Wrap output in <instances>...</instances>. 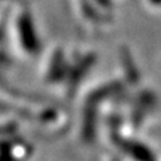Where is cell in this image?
<instances>
[{
	"instance_id": "obj_1",
	"label": "cell",
	"mask_w": 161,
	"mask_h": 161,
	"mask_svg": "<svg viewBox=\"0 0 161 161\" xmlns=\"http://www.w3.org/2000/svg\"><path fill=\"white\" fill-rule=\"evenodd\" d=\"M152 7H161V0H147Z\"/></svg>"
}]
</instances>
